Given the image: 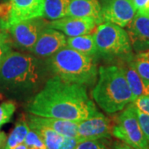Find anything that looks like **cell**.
<instances>
[{
  "instance_id": "30",
  "label": "cell",
  "mask_w": 149,
  "mask_h": 149,
  "mask_svg": "<svg viewBox=\"0 0 149 149\" xmlns=\"http://www.w3.org/2000/svg\"><path fill=\"white\" fill-rule=\"evenodd\" d=\"M136 10L148 9L149 8V0H132Z\"/></svg>"
},
{
  "instance_id": "32",
  "label": "cell",
  "mask_w": 149,
  "mask_h": 149,
  "mask_svg": "<svg viewBox=\"0 0 149 149\" xmlns=\"http://www.w3.org/2000/svg\"><path fill=\"white\" fill-rule=\"evenodd\" d=\"M7 139L8 137L6 135L4 132H1L0 131V149H4L7 143Z\"/></svg>"
},
{
  "instance_id": "24",
  "label": "cell",
  "mask_w": 149,
  "mask_h": 149,
  "mask_svg": "<svg viewBox=\"0 0 149 149\" xmlns=\"http://www.w3.org/2000/svg\"><path fill=\"white\" fill-rule=\"evenodd\" d=\"M24 143L27 146V149H47L42 139L31 128L27 133V137L24 140Z\"/></svg>"
},
{
  "instance_id": "38",
  "label": "cell",
  "mask_w": 149,
  "mask_h": 149,
  "mask_svg": "<svg viewBox=\"0 0 149 149\" xmlns=\"http://www.w3.org/2000/svg\"><path fill=\"white\" fill-rule=\"evenodd\" d=\"M146 52V54H147V55L149 56V51H148V52Z\"/></svg>"
},
{
  "instance_id": "34",
  "label": "cell",
  "mask_w": 149,
  "mask_h": 149,
  "mask_svg": "<svg viewBox=\"0 0 149 149\" xmlns=\"http://www.w3.org/2000/svg\"><path fill=\"white\" fill-rule=\"evenodd\" d=\"M143 96H148V97H149V82H146L145 81Z\"/></svg>"
},
{
  "instance_id": "15",
  "label": "cell",
  "mask_w": 149,
  "mask_h": 149,
  "mask_svg": "<svg viewBox=\"0 0 149 149\" xmlns=\"http://www.w3.org/2000/svg\"><path fill=\"white\" fill-rule=\"evenodd\" d=\"M66 16L91 17L98 24L104 22L101 5L98 0H70Z\"/></svg>"
},
{
  "instance_id": "13",
  "label": "cell",
  "mask_w": 149,
  "mask_h": 149,
  "mask_svg": "<svg viewBox=\"0 0 149 149\" xmlns=\"http://www.w3.org/2000/svg\"><path fill=\"white\" fill-rule=\"evenodd\" d=\"M8 27L16 22L42 17L45 0H10Z\"/></svg>"
},
{
  "instance_id": "3",
  "label": "cell",
  "mask_w": 149,
  "mask_h": 149,
  "mask_svg": "<svg viewBox=\"0 0 149 149\" xmlns=\"http://www.w3.org/2000/svg\"><path fill=\"white\" fill-rule=\"evenodd\" d=\"M92 97L98 106L109 114L122 111L133 103V94L122 67L114 65L100 66Z\"/></svg>"
},
{
  "instance_id": "17",
  "label": "cell",
  "mask_w": 149,
  "mask_h": 149,
  "mask_svg": "<svg viewBox=\"0 0 149 149\" xmlns=\"http://www.w3.org/2000/svg\"><path fill=\"white\" fill-rule=\"evenodd\" d=\"M29 128L34 130L42 139L47 149H61L64 143L65 137L41 124L27 122Z\"/></svg>"
},
{
  "instance_id": "41",
  "label": "cell",
  "mask_w": 149,
  "mask_h": 149,
  "mask_svg": "<svg viewBox=\"0 0 149 149\" xmlns=\"http://www.w3.org/2000/svg\"><path fill=\"white\" fill-rule=\"evenodd\" d=\"M0 95H1V94H0Z\"/></svg>"
},
{
  "instance_id": "6",
  "label": "cell",
  "mask_w": 149,
  "mask_h": 149,
  "mask_svg": "<svg viewBox=\"0 0 149 149\" xmlns=\"http://www.w3.org/2000/svg\"><path fill=\"white\" fill-rule=\"evenodd\" d=\"M112 136L135 149H149L140 126L137 108L133 104L124 108L112 127Z\"/></svg>"
},
{
  "instance_id": "21",
  "label": "cell",
  "mask_w": 149,
  "mask_h": 149,
  "mask_svg": "<svg viewBox=\"0 0 149 149\" xmlns=\"http://www.w3.org/2000/svg\"><path fill=\"white\" fill-rule=\"evenodd\" d=\"M133 67L140 77L146 82H149V56L146 52L139 53L137 57L132 60Z\"/></svg>"
},
{
  "instance_id": "39",
  "label": "cell",
  "mask_w": 149,
  "mask_h": 149,
  "mask_svg": "<svg viewBox=\"0 0 149 149\" xmlns=\"http://www.w3.org/2000/svg\"><path fill=\"white\" fill-rule=\"evenodd\" d=\"M0 3H2V0H0Z\"/></svg>"
},
{
  "instance_id": "28",
  "label": "cell",
  "mask_w": 149,
  "mask_h": 149,
  "mask_svg": "<svg viewBox=\"0 0 149 149\" xmlns=\"http://www.w3.org/2000/svg\"><path fill=\"white\" fill-rule=\"evenodd\" d=\"M11 6L10 2H2L0 3V18L4 21L8 22L10 15Z\"/></svg>"
},
{
  "instance_id": "40",
  "label": "cell",
  "mask_w": 149,
  "mask_h": 149,
  "mask_svg": "<svg viewBox=\"0 0 149 149\" xmlns=\"http://www.w3.org/2000/svg\"><path fill=\"white\" fill-rule=\"evenodd\" d=\"M102 1H103V2H104V1H105V0H102Z\"/></svg>"
},
{
  "instance_id": "5",
  "label": "cell",
  "mask_w": 149,
  "mask_h": 149,
  "mask_svg": "<svg viewBox=\"0 0 149 149\" xmlns=\"http://www.w3.org/2000/svg\"><path fill=\"white\" fill-rule=\"evenodd\" d=\"M99 57L108 61L132 60V46L128 32L112 22L100 23L94 34Z\"/></svg>"
},
{
  "instance_id": "25",
  "label": "cell",
  "mask_w": 149,
  "mask_h": 149,
  "mask_svg": "<svg viewBox=\"0 0 149 149\" xmlns=\"http://www.w3.org/2000/svg\"><path fill=\"white\" fill-rule=\"evenodd\" d=\"M75 149H112L110 148L105 140H87L80 142Z\"/></svg>"
},
{
  "instance_id": "27",
  "label": "cell",
  "mask_w": 149,
  "mask_h": 149,
  "mask_svg": "<svg viewBox=\"0 0 149 149\" xmlns=\"http://www.w3.org/2000/svg\"><path fill=\"white\" fill-rule=\"evenodd\" d=\"M133 103L139 110L149 114V97L140 96L138 97Z\"/></svg>"
},
{
  "instance_id": "14",
  "label": "cell",
  "mask_w": 149,
  "mask_h": 149,
  "mask_svg": "<svg viewBox=\"0 0 149 149\" xmlns=\"http://www.w3.org/2000/svg\"><path fill=\"white\" fill-rule=\"evenodd\" d=\"M27 122L41 124L47 128L53 129L65 137L77 138V123L78 122H73L69 120L59 119L55 118L40 117L28 113L26 117Z\"/></svg>"
},
{
  "instance_id": "36",
  "label": "cell",
  "mask_w": 149,
  "mask_h": 149,
  "mask_svg": "<svg viewBox=\"0 0 149 149\" xmlns=\"http://www.w3.org/2000/svg\"><path fill=\"white\" fill-rule=\"evenodd\" d=\"M142 10H145L149 14V8H148V9H142Z\"/></svg>"
},
{
  "instance_id": "37",
  "label": "cell",
  "mask_w": 149,
  "mask_h": 149,
  "mask_svg": "<svg viewBox=\"0 0 149 149\" xmlns=\"http://www.w3.org/2000/svg\"><path fill=\"white\" fill-rule=\"evenodd\" d=\"M10 0H2V2H9Z\"/></svg>"
},
{
  "instance_id": "12",
  "label": "cell",
  "mask_w": 149,
  "mask_h": 149,
  "mask_svg": "<svg viewBox=\"0 0 149 149\" xmlns=\"http://www.w3.org/2000/svg\"><path fill=\"white\" fill-rule=\"evenodd\" d=\"M96 24H98L96 20L91 17L65 16L49 22V27L58 30L67 37H77L90 34Z\"/></svg>"
},
{
  "instance_id": "2",
  "label": "cell",
  "mask_w": 149,
  "mask_h": 149,
  "mask_svg": "<svg viewBox=\"0 0 149 149\" xmlns=\"http://www.w3.org/2000/svg\"><path fill=\"white\" fill-rule=\"evenodd\" d=\"M48 75L46 60L13 51L0 66V94L19 101L32 100Z\"/></svg>"
},
{
  "instance_id": "22",
  "label": "cell",
  "mask_w": 149,
  "mask_h": 149,
  "mask_svg": "<svg viewBox=\"0 0 149 149\" xmlns=\"http://www.w3.org/2000/svg\"><path fill=\"white\" fill-rule=\"evenodd\" d=\"M13 52V42L8 31L0 32V66Z\"/></svg>"
},
{
  "instance_id": "26",
  "label": "cell",
  "mask_w": 149,
  "mask_h": 149,
  "mask_svg": "<svg viewBox=\"0 0 149 149\" xmlns=\"http://www.w3.org/2000/svg\"><path fill=\"white\" fill-rule=\"evenodd\" d=\"M137 113H138V118H139L140 126H141L142 131H143L144 136H145V139L148 142L149 148V114L145 113L141 110H139L138 108H137Z\"/></svg>"
},
{
  "instance_id": "19",
  "label": "cell",
  "mask_w": 149,
  "mask_h": 149,
  "mask_svg": "<svg viewBox=\"0 0 149 149\" xmlns=\"http://www.w3.org/2000/svg\"><path fill=\"white\" fill-rule=\"evenodd\" d=\"M70 0H45L42 17L47 20H56L67 14Z\"/></svg>"
},
{
  "instance_id": "11",
  "label": "cell",
  "mask_w": 149,
  "mask_h": 149,
  "mask_svg": "<svg viewBox=\"0 0 149 149\" xmlns=\"http://www.w3.org/2000/svg\"><path fill=\"white\" fill-rule=\"evenodd\" d=\"M65 47L66 37L64 33L48 26L41 32L30 52L39 58H48Z\"/></svg>"
},
{
  "instance_id": "20",
  "label": "cell",
  "mask_w": 149,
  "mask_h": 149,
  "mask_svg": "<svg viewBox=\"0 0 149 149\" xmlns=\"http://www.w3.org/2000/svg\"><path fill=\"white\" fill-rule=\"evenodd\" d=\"M29 129L30 128L26 118H22L19 119L7 139L4 149H14L19 144L24 143Z\"/></svg>"
},
{
  "instance_id": "10",
  "label": "cell",
  "mask_w": 149,
  "mask_h": 149,
  "mask_svg": "<svg viewBox=\"0 0 149 149\" xmlns=\"http://www.w3.org/2000/svg\"><path fill=\"white\" fill-rule=\"evenodd\" d=\"M129 41L136 52L149 51V14L145 10H138L128 26Z\"/></svg>"
},
{
  "instance_id": "35",
  "label": "cell",
  "mask_w": 149,
  "mask_h": 149,
  "mask_svg": "<svg viewBox=\"0 0 149 149\" xmlns=\"http://www.w3.org/2000/svg\"><path fill=\"white\" fill-rule=\"evenodd\" d=\"M14 149H27V146L25 145V143H22L19 144L18 146H17L16 148Z\"/></svg>"
},
{
  "instance_id": "33",
  "label": "cell",
  "mask_w": 149,
  "mask_h": 149,
  "mask_svg": "<svg viewBox=\"0 0 149 149\" xmlns=\"http://www.w3.org/2000/svg\"><path fill=\"white\" fill-rule=\"evenodd\" d=\"M8 31V22L0 18V32Z\"/></svg>"
},
{
  "instance_id": "23",
  "label": "cell",
  "mask_w": 149,
  "mask_h": 149,
  "mask_svg": "<svg viewBox=\"0 0 149 149\" xmlns=\"http://www.w3.org/2000/svg\"><path fill=\"white\" fill-rule=\"evenodd\" d=\"M16 110V104L13 101L3 102L0 104V128L10 122Z\"/></svg>"
},
{
  "instance_id": "8",
  "label": "cell",
  "mask_w": 149,
  "mask_h": 149,
  "mask_svg": "<svg viewBox=\"0 0 149 149\" xmlns=\"http://www.w3.org/2000/svg\"><path fill=\"white\" fill-rule=\"evenodd\" d=\"M111 120L100 112L93 117L77 123V138L82 141L109 140L112 136Z\"/></svg>"
},
{
  "instance_id": "7",
  "label": "cell",
  "mask_w": 149,
  "mask_h": 149,
  "mask_svg": "<svg viewBox=\"0 0 149 149\" xmlns=\"http://www.w3.org/2000/svg\"><path fill=\"white\" fill-rule=\"evenodd\" d=\"M49 26V22L42 17L23 20L8 27L13 46L31 52L41 32Z\"/></svg>"
},
{
  "instance_id": "4",
  "label": "cell",
  "mask_w": 149,
  "mask_h": 149,
  "mask_svg": "<svg viewBox=\"0 0 149 149\" xmlns=\"http://www.w3.org/2000/svg\"><path fill=\"white\" fill-rule=\"evenodd\" d=\"M96 60L65 47L46 59L50 74L70 83L93 85L98 79Z\"/></svg>"
},
{
  "instance_id": "31",
  "label": "cell",
  "mask_w": 149,
  "mask_h": 149,
  "mask_svg": "<svg viewBox=\"0 0 149 149\" xmlns=\"http://www.w3.org/2000/svg\"><path fill=\"white\" fill-rule=\"evenodd\" d=\"M112 149H135L130 147L128 144L124 143L123 142H115L113 145V148Z\"/></svg>"
},
{
  "instance_id": "16",
  "label": "cell",
  "mask_w": 149,
  "mask_h": 149,
  "mask_svg": "<svg viewBox=\"0 0 149 149\" xmlns=\"http://www.w3.org/2000/svg\"><path fill=\"white\" fill-rule=\"evenodd\" d=\"M66 47L95 60L99 57L94 34L68 37L66 38Z\"/></svg>"
},
{
  "instance_id": "29",
  "label": "cell",
  "mask_w": 149,
  "mask_h": 149,
  "mask_svg": "<svg viewBox=\"0 0 149 149\" xmlns=\"http://www.w3.org/2000/svg\"><path fill=\"white\" fill-rule=\"evenodd\" d=\"M80 143L78 138H69L65 137V142L61 149H75L76 146Z\"/></svg>"
},
{
  "instance_id": "1",
  "label": "cell",
  "mask_w": 149,
  "mask_h": 149,
  "mask_svg": "<svg viewBox=\"0 0 149 149\" xmlns=\"http://www.w3.org/2000/svg\"><path fill=\"white\" fill-rule=\"evenodd\" d=\"M27 111L40 117L80 122L100 110L87 94L86 86L70 83L58 76L49 77L27 104Z\"/></svg>"
},
{
  "instance_id": "9",
  "label": "cell",
  "mask_w": 149,
  "mask_h": 149,
  "mask_svg": "<svg viewBox=\"0 0 149 149\" xmlns=\"http://www.w3.org/2000/svg\"><path fill=\"white\" fill-rule=\"evenodd\" d=\"M103 21L125 27L136 14L132 0H105L101 6Z\"/></svg>"
},
{
  "instance_id": "18",
  "label": "cell",
  "mask_w": 149,
  "mask_h": 149,
  "mask_svg": "<svg viewBox=\"0 0 149 149\" xmlns=\"http://www.w3.org/2000/svg\"><path fill=\"white\" fill-rule=\"evenodd\" d=\"M132 60L128 61V65L122 68L124 70V74L126 76L128 85L130 87V90L132 91L133 101H134L138 97L143 96L145 81L140 77L137 70L133 67Z\"/></svg>"
}]
</instances>
